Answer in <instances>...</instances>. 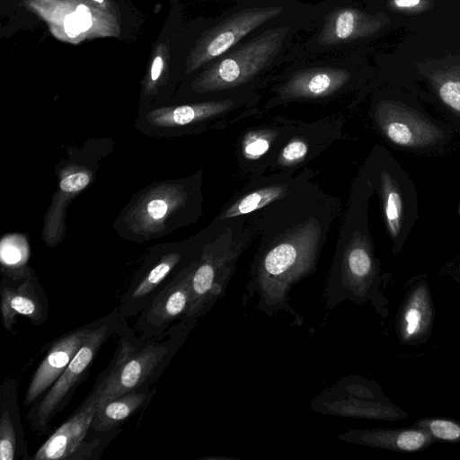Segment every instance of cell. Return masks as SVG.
I'll use <instances>...</instances> for the list:
<instances>
[{"label":"cell","instance_id":"cell-1","mask_svg":"<svg viewBox=\"0 0 460 460\" xmlns=\"http://www.w3.org/2000/svg\"><path fill=\"white\" fill-rule=\"evenodd\" d=\"M319 226L308 220L260 252L246 283L243 303L255 297V309L272 317L281 312L302 325L304 318L289 304L292 288L312 274L320 251Z\"/></svg>","mask_w":460,"mask_h":460},{"label":"cell","instance_id":"cell-2","mask_svg":"<svg viewBox=\"0 0 460 460\" xmlns=\"http://www.w3.org/2000/svg\"><path fill=\"white\" fill-rule=\"evenodd\" d=\"M22 4L47 24L54 38L66 43L120 35L119 11L92 0H22Z\"/></svg>","mask_w":460,"mask_h":460},{"label":"cell","instance_id":"cell-3","mask_svg":"<svg viewBox=\"0 0 460 460\" xmlns=\"http://www.w3.org/2000/svg\"><path fill=\"white\" fill-rule=\"evenodd\" d=\"M288 30V26L267 30L225 53L194 79L191 88L197 93L215 92L252 80L275 58Z\"/></svg>","mask_w":460,"mask_h":460},{"label":"cell","instance_id":"cell-4","mask_svg":"<svg viewBox=\"0 0 460 460\" xmlns=\"http://www.w3.org/2000/svg\"><path fill=\"white\" fill-rule=\"evenodd\" d=\"M377 271L367 242L355 237L333 266L323 291L325 309L331 311L345 301L358 305L369 302L380 308Z\"/></svg>","mask_w":460,"mask_h":460},{"label":"cell","instance_id":"cell-5","mask_svg":"<svg viewBox=\"0 0 460 460\" xmlns=\"http://www.w3.org/2000/svg\"><path fill=\"white\" fill-rule=\"evenodd\" d=\"M241 251L242 244L230 237H223L204 250L192 276L185 323H195L225 296Z\"/></svg>","mask_w":460,"mask_h":460},{"label":"cell","instance_id":"cell-6","mask_svg":"<svg viewBox=\"0 0 460 460\" xmlns=\"http://www.w3.org/2000/svg\"><path fill=\"white\" fill-rule=\"evenodd\" d=\"M282 12L281 6L246 8L209 28L200 35L190 49L185 62L186 74L221 57L252 31Z\"/></svg>","mask_w":460,"mask_h":460},{"label":"cell","instance_id":"cell-7","mask_svg":"<svg viewBox=\"0 0 460 460\" xmlns=\"http://www.w3.org/2000/svg\"><path fill=\"white\" fill-rule=\"evenodd\" d=\"M376 389L358 376H347L325 388L311 402L316 412L340 417L387 419L391 410L377 400Z\"/></svg>","mask_w":460,"mask_h":460},{"label":"cell","instance_id":"cell-8","mask_svg":"<svg viewBox=\"0 0 460 460\" xmlns=\"http://www.w3.org/2000/svg\"><path fill=\"white\" fill-rule=\"evenodd\" d=\"M110 333L111 328L108 323L94 328L47 394L31 409L28 420L35 430H44L53 416L65 404L68 394L84 375Z\"/></svg>","mask_w":460,"mask_h":460},{"label":"cell","instance_id":"cell-9","mask_svg":"<svg viewBox=\"0 0 460 460\" xmlns=\"http://www.w3.org/2000/svg\"><path fill=\"white\" fill-rule=\"evenodd\" d=\"M165 345H149L141 351L127 348L108 375L97 385L100 402L133 392L154 373L167 355Z\"/></svg>","mask_w":460,"mask_h":460},{"label":"cell","instance_id":"cell-10","mask_svg":"<svg viewBox=\"0 0 460 460\" xmlns=\"http://www.w3.org/2000/svg\"><path fill=\"white\" fill-rule=\"evenodd\" d=\"M376 120L382 133L400 146H428L443 137L442 131L436 125L394 102L381 103L376 111Z\"/></svg>","mask_w":460,"mask_h":460},{"label":"cell","instance_id":"cell-11","mask_svg":"<svg viewBox=\"0 0 460 460\" xmlns=\"http://www.w3.org/2000/svg\"><path fill=\"white\" fill-rule=\"evenodd\" d=\"M100 404L97 386L75 413L64 422L31 457L36 460L71 459L83 441Z\"/></svg>","mask_w":460,"mask_h":460},{"label":"cell","instance_id":"cell-12","mask_svg":"<svg viewBox=\"0 0 460 460\" xmlns=\"http://www.w3.org/2000/svg\"><path fill=\"white\" fill-rule=\"evenodd\" d=\"M93 329L79 328L54 342L31 378L25 394V405L31 404L57 381Z\"/></svg>","mask_w":460,"mask_h":460},{"label":"cell","instance_id":"cell-13","mask_svg":"<svg viewBox=\"0 0 460 460\" xmlns=\"http://www.w3.org/2000/svg\"><path fill=\"white\" fill-rule=\"evenodd\" d=\"M48 300L37 281L27 279L18 287L1 289V314L4 328L11 332L17 315L26 316L34 324L42 323L48 316Z\"/></svg>","mask_w":460,"mask_h":460},{"label":"cell","instance_id":"cell-14","mask_svg":"<svg viewBox=\"0 0 460 460\" xmlns=\"http://www.w3.org/2000/svg\"><path fill=\"white\" fill-rule=\"evenodd\" d=\"M27 445L17 403V382L5 379L0 389V459L27 457Z\"/></svg>","mask_w":460,"mask_h":460},{"label":"cell","instance_id":"cell-15","mask_svg":"<svg viewBox=\"0 0 460 460\" xmlns=\"http://www.w3.org/2000/svg\"><path fill=\"white\" fill-rule=\"evenodd\" d=\"M339 439L360 446L395 451L413 452L433 442V437L422 429H349Z\"/></svg>","mask_w":460,"mask_h":460},{"label":"cell","instance_id":"cell-16","mask_svg":"<svg viewBox=\"0 0 460 460\" xmlns=\"http://www.w3.org/2000/svg\"><path fill=\"white\" fill-rule=\"evenodd\" d=\"M350 75L345 69L315 67L297 71L279 89L283 99L320 98L330 95L349 80Z\"/></svg>","mask_w":460,"mask_h":460},{"label":"cell","instance_id":"cell-17","mask_svg":"<svg viewBox=\"0 0 460 460\" xmlns=\"http://www.w3.org/2000/svg\"><path fill=\"white\" fill-rule=\"evenodd\" d=\"M376 17L352 7H341L324 17L318 42L322 45H337L368 36L377 30Z\"/></svg>","mask_w":460,"mask_h":460},{"label":"cell","instance_id":"cell-18","mask_svg":"<svg viewBox=\"0 0 460 460\" xmlns=\"http://www.w3.org/2000/svg\"><path fill=\"white\" fill-rule=\"evenodd\" d=\"M198 262L185 268L155 297L147 314L150 323L161 325L179 316L184 318L191 301V279Z\"/></svg>","mask_w":460,"mask_h":460},{"label":"cell","instance_id":"cell-19","mask_svg":"<svg viewBox=\"0 0 460 460\" xmlns=\"http://www.w3.org/2000/svg\"><path fill=\"white\" fill-rule=\"evenodd\" d=\"M233 106L232 100H223L164 107L151 111L147 120L156 127H181L222 114Z\"/></svg>","mask_w":460,"mask_h":460},{"label":"cell","instance_id":"cell-20","mask_svg":"<svg viewBox=\"0 0 460 460\" xmlns=\"http://www.w3.org/2000/svg\"><path fill=\"white\" fill-rule=\"evenodd\" d=\"M184 199L182 190L172 185L151 193L134 212L137 225L145 230L156 229L180 208Z\"/></svg>","mask_w":460,"mask_h":460},{"label":"cell","instance_id":"cell-21","mask_svg":"<svg viewBox=\"0 0 460 460\" xmlns=\"http://www.w3.org/2000/svg\"><path fill=\"white\" fill-rule=\"evenodd\" d=\"M431 325V305L425 286L415 288L407 298L400 320L401 337L404 341L424 337Z\"/></svg>","mask_w":460,"mask_h":460},{"label":"cell","instance_id":"cell-22","mask_svg":"<svg viewBox=\"0 0 460 460\" xmlns=\"http://www.w3.org/2000/svg\"><path fill=\"white\" fill-rule=\"evenodd\" d=\"M146 394L135 391L100 402L91 428L97 432H106L120 424L145 402Z\"/></svg>","mask_w":460,"mask_h":460},{"label":"cell","instance_id":"cell-23","mask_svg":"<svg viewBox=\"0 0 460 460\" xmlns=\"http://www.w3.org/2000/svg\"><path fill=\"white\" fill-rule=\"evenodd\" d=\"M381 193L387 231L391 237L395 240L402 229L403 203L395 180L387 172L382 173Z\"/></svg>","mask_w":460,"mask_h":460},{"label":"cell","instance_id":"cell-24","mask_svg":"<svg viewBox=\"0 0 460 460\" xmlns=\"http://www.w3.org/2000/svg\"><path fill=\"white\" fill-rule=\"evenodd\" d=\"M288 190L286 185L275 184L249 192L230 206L223 213V218L236 217L261 208L282 198L288 193Z\"/></svg>","mask_w":460,"mask_h":460},{"label":"cell","instance_id":"cell-25","mask_svg":"<svg viewBox=\"0 0 460 460\" xmlns=\"http://www.w3.org/2000/svg\"><path fill=\"white\" fill-rule=\"evenodd\" d=\"M170 48L166 42H159L155 47L150 64L143 80L146 94H154L165 84L169 75Z\"/></svg>","mask_w":460,"mask_h":460},{"label":"cell","instance_id":"cell-26","mask_svg":"<svg viewBox=\"0 0 460 460\" xmlns=\"http://www.w3.org/2000/svg\"><path fill=\"white\" fill-rule=\"evenodd\" d=\"M180 260L181 254L178 252H171L164 256L135 288L130 299L138 300L147 296L167 277Z\"/></svg>","mask_w":460,"mask_h":460},{"label":"cell","instance_id":"cell-27","mask_svg":"<svg viewBox=\"0 0 460 460\" xmlns=\"http://www.w3.org/2000/svg\"><path fill=\"white\" fill-rule=\"evenodd\" d=\"M414 427L422 429L434 438L460 442V421L441 419H421L414 424Z\"/></svg>","mask_w":460,"mask_h":460},{"label":"cell","instance_id":"cell-28","mask_svg":"<svg viewBox=\"0 0 460 460\" xmlns=\"http://www.w3.org/2000/svg\"><path fill=\"white\" fill-rule=\"evenodd\" d=\"M272 139V133L266 130L248 133L242 144L243 155L249 160L259 159L269 151Z\"/></svg>","mask_w":460,"mask_h":460},{"label":"cell","instance_id":"cell-29","mask_svg":"<svg viewBox=\"0 0 460 460\" xmlns=\"http://www.w3.org/2000/svg\"><path fill=\"white\" fill-rule=\"evenodd\" d=\"M438 92L445 104L455 111L460 112V76L452 75L441 80Z\"/></svg>","mask_w":460,"mask_h":460},{"label":"cell","instance_id":"cell-30","mask_svg":"<svg viewBox=\"0 0 460 460\" xmlns=\"http://www.w3.org/2000/svg\"><path fill=\"white\" fill-rule=\"evenodd\" d=\"M308 153V145L304 139L295 138L282 149L279 162L281 165L289 166L298 164Z\"/></svg>","mask_w":460,"mask_h":460},{"label":"cell","instance_id":"cell-31","mask_svg":"<svg viewBox=\"0 0 460 460\" xmlns=\"http://www.w3.org/2000/svg\"><path fill=\"white\" fill-rule=\"evenodd\" d=\"M27 252L23 253L18 243L7 241L3 242L1 247V260L3 265L10 268L20 266L27 258Z\"/></svg>","mask_w":460,"mask_h":460},{"label":"cell","instance_id":"cell-32","mask_svg":"<svg viewBox=\"0 0 460 460\" xmlns=\"http://www.w3.org/2000/svg\"><path fill=\"white\" fill-rule=\"evenodd\" d=\"M421 0H393L392 4L397 8L409 9L420 4Z\"/></svg>","mask_w":460,"mask_h":460},{"label":"cell","instance_id":"cell-33","mask_svg":"<svg viewBox=\"0 0 460 460\" xmlns=\"http://www.w3.org/2000/svg\"><path fill=\"white\" fill-rule=\"evenodd\" d=\"M99 5L107 8L112 11H118V8L115 6L114 3L111 0H92Z\"/></svg>","mask_w":460,"mask_h":460},{"label":"cell","instance_id":"cell-34","mask_svg":"<svg viewBox=\"0 0 460 460\" xmlns=\"http://www.w3.org/2000/svg\"><path fill=\"white\" fill-rule=\"evenodd\" d=\"M459 214H460V208H459Z\"/></svg>","mask_w":460,"mask_h":460}]
</instances>
